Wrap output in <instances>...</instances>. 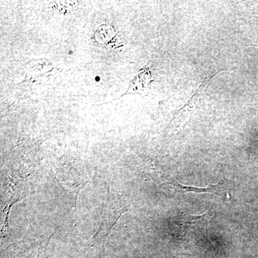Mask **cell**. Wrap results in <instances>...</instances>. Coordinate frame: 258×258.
<instances>
[{"label":"cell","instance_id":"cell-2","mask_svg":"<svg viewBox=\"0 0 258 258\" xmlns=\"http://www.w3.org/2000/svg\"><path fill=\"white\" fill-rule=\"evenodd\" d=\"M213 216V212L209 210L203 215H182L180 217L179 223L183 227H188V226L206 225L211 220Z\"/></svg>","mask_w":258,"mask_h":258},{"label":"cell","instance_id":"cell-1","mask_svg":"<svg viewBox=\"0 0 258 258\" xmlns=\"http://www.w3.org/2000/svg\"><path fill=\"white\" fill-rule=\"evenodd\" d=\"M167 184L170 185L171 189H174L176 194H185L187 192L211 193L220 197L224 200H227V198H228V197H227L228 194L225 191L223 184L222 182L219 183L217 184H210L207 187L203 188L184 186V185L179 184L176 181H170Z\"/></svg>","mask_w":258,"mask_h":258}]
</instances>
